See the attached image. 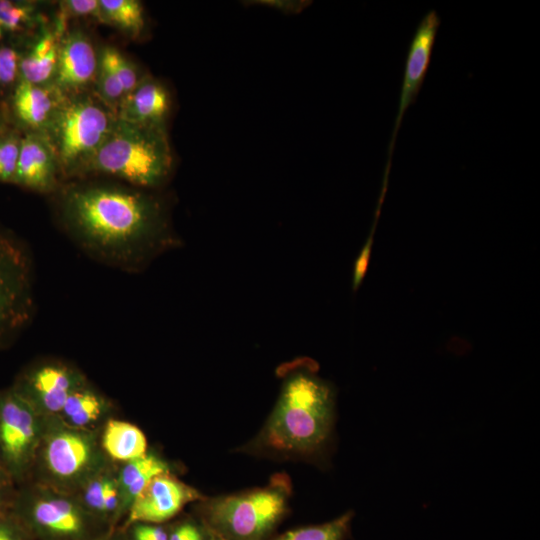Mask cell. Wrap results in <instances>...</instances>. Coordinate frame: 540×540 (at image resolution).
Returning <instances> with one entry per match:
<instances>
[{
    "instance_id": "obj_1",
    "label": "cell",
    "mask_w": 540,
    "mask_h": 540,
    "mask_svg": "<svg viewBox=\"0 0 540 540\" xmlns=\"http://www.w3.org/2000/svg\"><path fill=\"white\" fill-rule=\"evenodd\" d=\"M62 224L83 251L110 266L135 272L181 245L165 201L156 194L116 185L64 188Z\"/></svg>"
},
{
    "instance_id": "obj_2",
    "label": "cell",
    "mask_w": 540,
    "mask_h": 540,
    "mask_svg": "<svg viewBox=\"0 0 540 540\" xmlns=\"http://www.w3.org/2000/svg\"><path fill=\"white\" fill-rule=\"evenodd\" d=\"M332 413L330 386L310 369L291 372L266 427L265 441L279 451H314L329 435Z\"/></svg>"
},
{
    "instance_id": "obj_3",
    "label": "cell",
    "mask_w": 540,
    "mask_h": 540,
    "mask_svg": "<svg viewBox=\"0 0 540 540\" xmlns=\"http://www.w3.org/2000/svg\"><path fill=\"white\" fill-rule=\"evenodd\" d=\"M165 126H146L116 117L105 142L82 171L120 178L143 189L164 186L173 172Z\"/></svg>"
},
{
    "instance_id": "obj_4",
    "label": "cell",
    "mask_w": 540,
    "mask_h": 540,
    "mask_svg": "<svg viewBox=\"0 0 540 540\" xmlns=\"http://www.w3.org/2000/svg\"><path fill=\"white\" fill-rule=\"evenodd\" d=\"M116 114L98 98L81 94L66 97L44 132L55 152L60 173L82 174L108 137Z\"/></svg>"
},
{
    "instance_id": "obj_5",
    "label": "cell",
    "mask_w": 540,
    "mask_h": 540,
    "mask_svg": "<svg viewBox=\"0 0 540 540\" xmlns=\"http://www.w3.org/2000/svg\"><path fill=\"white\" fill-rule=\"evenodd\" d=\"M286 486L275 485L211 502L205 520L218 540H268L286 512Z\"/></svg>"
},
{
    "instance_id": "obj_6",
    "label": "cell",
    "mask_w": 540,
    "mask_h": 540,
    "mask_svg": "<svg viewBox=\"0 0 540 540\" xmlns=\"http://www.w3.org/2000/svg\"><path fill=\"white\" fill-rule=\"evenodd\" d=\"M33 267L25 245L0 229V341L19 333L35 309Z\"/></svg>"
},
{
    "instance_id": "obj_7",
    "label": "cell",
    "mask_w": 540,
    "mask_h": 540,
    "mask_svg": "<svg viewBox=\"0 0 540 540\" xmlns=\"http://www.w3.org/2000/svg\"><path fill=\"white\" fill-rule=\"evenodd\" d=\"M440 24L441 20L437 12L430 10L421 19L410 42L404 67L398 112L388 147V160L385 170L390 171L396 138L405 112L415 103L425 80Z\"/></svg>"
},
{
    "instance_id": "obj_8",
    "label": "cell",
    "mask_w": 540,
    "mask_h": 540,
    "mask_svg": "<svg viewBox=\"0 0 540 540\" xmlns=\"http://www.w3.org/2000/svg\"><path fill=\"white\" fill-rule=\"evenodd\" d=\"M36 434V421L28 401L16 390L0 397V456L12 469L28 457Z\"/></svg>"
},
{
    "instance_id": "obj_9",
    "label": "cell",
    "mask_w": 540,
    "mask_h": 540,
    "mask_svg": "<svg viewBox=\"0 0 540 540\" xmlns=\"http://www.w3.org/2000/svg\"><path fill=\"white\" fill-rule=\"evenodd\" d=\"M198 498L199 494L190 487L166 474L159 475L133 499L126 525L163 523L174 517L186 503Z\"/></svg>"
},
{
    "instance_id": "obj_10",
    "label": "cell",
    "mask_w": 540,
    "mask_h": 540,
    "mask_svg": "<svg viewBox=\"0 0 540 540\" xmlns=\"http://www.w3.org/2000/svg\"><path fill=\"white\" fill-rule=\"evenodd\" d=\"M60 174L58 161L47 135L42 132H25L11 183L35 192L50 193L57 189Z\"/></svg>"
},
{
    "instance_id": "obj_11",
    "label": "cell",
    "mask_w": 540,
    "mask_h": 540,
    "mask_svg": "<svg viewBox=\"0 0 540 540\" xmlns=\"http://www.w3.org/2000/svg\"><path fill=\"white\" fill-rule=\"evenodd\" d=\"M99 57L90 39L81 31L63 35L52 84L67 97L81 93L95 82Z\"/></svg>"
},
{
    "instance_id": "obj_12",
    "label": "cell",
    "mask_w": 540,
    "mask_h": 540,
    "mask_svg": "<svg viewBox=\"0 0 540 540\" xmlns=\"http://www.w3.org/2000/svg\"><path fill=\"white\" fill-rule=\"evenodd\" d=\"M67 96L53 84L37 85L19 80L12 90L10 109L26 132L44 133Z\"/></svg>"
},
{
    "instance_id": "obj_13",
    "label": "cell",
    "mask_w": 540,
    "mask_h": 540,
    "mask_svg": "<svg viewBox=\"0 0 540 540\" xmlns=\"http://www.w3.org/2000/svg\"><path fill=\"white\" fill-rule=\"evenodd\" d=\"M28 530L51 539L79 540L87 531L85 518L69 501L47 499L35 502L24 517H17Z\"/></svg>"
},
{
    "instance_id": "obj_14",
    "label": "cell",
    "mask_w": 540,
    "mask_h": 540,
    "mask_svg": "<svg viewBox=\"0 0 540 540\" xmlns=\"http://www.w3.org/2000/svg\"><path fill=\"white\" fill-rule=\"evenodd\" d=\"M171 108L169 91L157 79L144 75L123 99L116 117L146 126H165Z\"/></svg>"
},
{
    "instance_id": "obj_15",
    "label": "cell",
    "mask_w": 540,
    "mask_h": 540,
    "mask_svg": "<svg viewBox=\"0 0 540 540\" xmlns=\"http://www.w3.org/2000/svg\"><path fill=\"white\" fill-rule=\"evenodd\" d=\"M63 34L56 28L44 31L26 52H22L19 80L37 85L52 84Z\"/></svg>"
},
{
    "instance_id": "obj_16",
    "label": "cell",
    "mask_w": 540,
    "mask_h": 540,
    "mask_svg": "<svg viewBox=\"0 0 540 540\" xmlns=\"http://www.w3.org/2000/svg\"><path fill=\"white\" fill-rule=\"evenodd\" d=\"M74 379L63 367L47 365L36 369L25 381V388L30 389L53 412L62 410L63 405L74 390Z\"/></svg>"
},
{
    "instance_id": "obj_17",
    "label": "cell",
    "mask_w": 540,
    "mask_h": 540,
    "mask_svg": "<svg viewBox=\"0 0 540 540\" xmlns=\"http://www.w3.org/2000/svg\"><path fill=\"white\" fill-rule=\"evenodd\" d=\"M89 449L78 435L61 433L48 444L47 462L50 469L60 476L77 473L87 462Z\"/></svg>"
},
{
    "instance_id": "obj_18",
    "label": "cell",
    "mask_w": 540,
    "mask_h": 540,
    "mask_svg": "<svg viewBox=\"0 0 540 540\" xmlns=\"http://www.w3.org/2000/svg\"><path fill=\"white\" fill-rule=\"evenodd\" d=\"M103 445L112 458L129 462L146 454L147 441L138 427L110 420L105 428Z\"/></svg>"
},
{
    "instance_id": "obj_19",
    "label": "cell",
    "mask_w": 540,
    "mask_h": 540,
    "mask_svg": "<svg viewBox=\"0 0 540 540\" xmlns=\"http://www.w3.org/2000/svg\"><path fill=\"white\" fill-rule=\"evenodd\" d=\"M104 24L114 26L129 36L139 37L145 28V13L137 0H99Z\"/></svg>"
},
{
    "instance_id": "obj_20",
    "label": "cell",
    "mask_w": 540,
    "mask_h": 540,
    "mask_svg": "<svg viewBox=\"0 0 540 540\" xmlns=\"http://www.w3.org/2000/svg\"><path fill=\"white\" fill-rule=\"evenodd\" d=\"M39 19L35 3L0 0V42L31 29Z\"/></svg>"
},
{
    "instance_id": "obj_21",
    "label": "cell",
    "mask_w": 540,
    "mask_h": 540,
    "mask_svg": "<svg viewBox=\"0 0 540 540\" xmlns=\"http://www.w3.org/2000/svg\"><path fill=\"white\" fill-rule=\"evenodd\" d=\"M167 473L165 462L153 455L131 460L121 472V483L132 498H136L157 476Z\"/></svg>"
},
{
    "instance_id": "obj_22",
    "label": "cell",
    "mask_w": 540,
    "mask_h": 540,
    "mask_svg": "<svg viewBox=\"0 0 540 540\" xmlns=\"http://www.w3.org/2000/svg\"><path fill=\"white\" fill-rule=\"evenodd\" d=\"M351 519L349 512L323 524L287 531L271 540H346Z\"/></svg>"
},
{
    "instance_id": "obj_23",
    "label": "cell",
    "mask_w": 540,
    "mask_h": 540,
    "mask_svg": "<svg viewBox=\"0 0 540 540\" xmlns=\"http://www.w3.org/2000/svg\"><path fill=\"white\" fill-rule=\"evenodd\" d=\"M22 133L7 127L0 134V182H12L20 153Z\"/></svg>"
},
{
    "instance_id": "obj_24",
    "label": "cell",
    "mask_w": 540,
    "mask_h": 540,
    "mask_svg": "<svg viewBox=\"0 0 540 540\" xmlns=\"http://www.w3.org/2000/svg\"><path fill=\"white\" fill-rule=\"evenodd\" d=\"M100 55L110 64L119 78L125 94L128 95L138 85L143 76L139 74L136 66L114 47H104Z\"/></svg>"
},
{
    "instance_id": "obj_25",
    "label": "cell",
    "mask_w": 540,
    "mask_h": 540,
    "mask_svg": "<svg viewBox=\"0 0 540 540\" xmlns=\"http://www.w3.org/2000/svg\"><path fill=\"white\" fill-rule=\"evenodd\" d=\"M21 55L14 46L0 42V89L14 88L19 81Z\"/></svg>"
},
{
    "instance_id": "obj_26",
    "label": "cell",
    "mask_w": 540,
    "mask_h": 540,
    "mask_svg": "<svg viewBox=\"0 0 540 540\" xmlns=\"http://www.w3.org/2000/svg\"><path fill=\"white\" fill-rule=\"evenodd\" d=\"M58 24L65 27L69 17H92L104 23L99 0H66L60 2Z\"/></svg>"
},
{
    "instance_id": "obj_27",
    "label": "cell",
    "mask_w": 540,
    "mask_h": 540,
    "mask_svg": "<svg viewBox=\"0 0 540 540\" xmlns=\"http://www.w3.org/2000/svg\"><path fill=\"white\" fill-rule=\"evenodd\" d=\"M100 401V398L90 390L74 389L67 397L62 410L71 418Z\"/></svg>"
},
{
    "instance_id": "obj_28",
    "label": "cell",
    "mask_w": 540,
    "mask_h": 540,
    "mask_svg": "<svg viewBox=\"0 0 540 540\" xmlns=\"http://www.w3.org/2000/svg\"><path fill=\"white\" fill-rule=\"evenodd\" d=\"M30 533L14 514H0V540H29Z\"/></svg>"
},
{
    "instance_id": "obj_29",
    "label": "cell",
    "mask_w": 540,
    "mask_h": 540,
    "mask_svg": "<svg viewBox=\"0 0 540 540\" xmlns=\"http://www.w3.org/2000/svg\"><path fill=\"white\" fill-rule=\"evenodd\" d=\"M379 213L380 212L376 211V219H375L374 226L372 228L371 234H370L369 238L367 239V242H366L365 246L363 247V249H362V251H361V253H360V255L357 258L356 263H355L354 273H353V282H352V286H353L354 291H356L358 289V287L360 286V284H361V282H362V280L364 278L367 266H368L371 247H372V241H373V233H374V229H375V225L377 223Z\"/></svg>"
},
{
    "instance_id": "obj_30",
    "label": "cell",
    "mask_w": 540,
    "mask_h": 540,
    "mask_svg": "<svg viewBox=\"0 0 540 540\" xmlns=\"http://www.w3.org/2000/svg\"><path fill=\"white\" fill-rule=\"evenodd\" d=\"M133 540H169V533L157 524H133Z\"/></svg>"
},
{
    "instance_id": "obj_31",
    "label": "cell",
    "mask_w": 540,
    "mask_h": 540,
    "mask_svg": "<svg viewBox=\"0 0 540 540\" xmlns=\"http://www.w3.org/2000/svg\"><path fill=\"white\" fill-rule=\"evenodd\" d=\"M169 540H206V539H205L204 532L200 529L199 526L191 522H186L176 527L169 534Z\"/></svg>"
},
{
    "instance_id": "obj_32",
    "label": "cell",
    "mask_w": 540,
    "mask_h": 540,
    "mask_svg": "<svg viewBox=\"0 0 540 540\" xmlns=\"http://www.w3.org/2000/svg\"><path fill=\"white\" fill-rule=\"evenodd\" d=\"M110 481H96L86 491V502L94 510L102 513L103 497Z\"/></svg>"
},
{
    "instance_id": "obj_33",
    "label": "cell",
    "mask_w": 540,
    "mask_h": 540,
    "mask_svg": "<svg viewBox=\"0 0 540 540\" xmlns=\"http://www.w3.org/2000/svg\"><path fill=\"white\" fill-rule=\"evenodd\" d=\"M102 410V402H98L80 413L71 417V420L76 425H85L98 418Z\"/></svg>"
},
{
    "instance_id": "obj_34",
    "label": "cell",
    "mask_w": 540,
    "mask_h": 540,
    "mask_svg": "<svg viewBox=\"0 0 540 540\" xmlns=\"http://www.w3.org/2000/svg\"><path fill=\"white\" fill-rule=\"evenodd\" d=\"M118 505L117 489L110 481L103 497L102 513L113 512Z\"/></svg>"
},
{
    "instance_id": "obj_35",
    "label": "cell",
    "mask_w": 540,
    "mask_h": 540,
    "mask_svg": "<svg viewBox=\"0 0 540 540\" xmlns=\"http://www.w3.org/2000/svg\"><path fill=\"white\" fill-rule=\"evenodd\" d=\"M261 5H268L283 12H299L303 9L302 1H260Z\"/></svg>"
},
{
    "instance_id": "obj_36",
    "label": "cell",
    "mask_w": 540,
    "mask_h": 540,
    "mask_svg": "<svg viewBox=\"0 0 540 540\" xmlns=\"http://www.w3.org/2000/svg\"><path fill=\"white\" fill-rule=\"evenodd\" d=\"M8 488V478L5 470L0 466V514L6 513V492Z\"/></svg>"
},
{
    "instance_id": "obj_37",
    "label": "cell",
    "mask_w": 540,
    "mask_h": 540,
    "mask_svg": "<svg viewBox=\"0 0 540 540\" xmlns=\"http://www.w3.org/2000/svg\"><path fill=\"white\" fill-rule=\"evenodd\" d=\"M6 116L2 109H0V134L7 128Z\"/></svg>"
},
{
    "instance_id": "obj_38",
    "label": "cell",
    "mask_w": 540,
    "mask_h": 540,
    "mask_svg": "<svg viewBox=\"0 0 540 540\" xmlns=\"http://www.w3.org/2000/svg\"><path fill=\"white\" fill-rule=\"evenodd\" d=\"M210 540H218V539H216L215 537H213V536L211 535V539H210Z\"/></svg>"
}]
</instances>
